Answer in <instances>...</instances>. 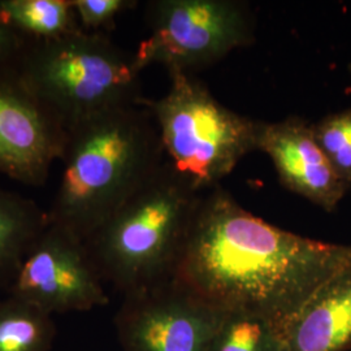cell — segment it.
<instances>
[{
  "label": "cell",
  "instance_id": "19",
  "mask_svg": "<svg viewBox=\"0 0 351 351\" xmlns=\"http://www.w3.org/2000/svg\"><path fill=\"white\" fill-rule=\"evenodd\" d=\"M349 69H350V71H351V64H350V65H349Z\"/></svg>",
  "mask_w": 351,
  "mask_h": 351
},
{
  "label": "cell",
  "instance_id": "8",
  "mask_svg": "<svg viewBox=\"0 0 351 351\" xmlns=\"http://www.w3.org/2000/svg\"><path fill=\"white\" fill-rule=\"evenodd\" d=\"M226 315L169 280L124 295L114 326L123 351H208Z\"/></svg>",
  "mask_w": 351,
  "mask_h": 351
},
{
  "label": "cell",
  "instance_id": "14",
  "mask_svg": "<svg viewBox=\"0 0 351 351\" xmlns=\"http://www.w3.org/2000/svg\"><path fill=\"white\" fill-rule=\"evenodd\" d=\"M55 335L52 315L11 294L0 300V351H50Z\"/></svg>",
  "mask_w": 351,
  "mask_h": 351
},
{
  "label": "cell",
  "instance_id": "1",
  "mask_svg": "<svg viewBox=\"0 0 351 351\" xmlns=\"http://www.w3.org/2000/svg\"><path fill=\"white\" fill-rule=\"evenodd\" d=\"M351 267V245L307 239L267 223L220 185L203 193L171 280L224 314L282 329Z\"/></svg>",
  "mask_w": 351,
  "mask_h": 351
},
{
  "label": "cell",
  "instance_id": "6",
  "mask_svg": "<svg viewBox=\"0 0 351 351\" xmlns=\"http://www.w3.org/2000/svg\"><path fill=\"white\" fill-rule=\"evenodd\" d=\"M150 36L134 53L137 68L160 64L190 73L250 46L255 20L250 5L234 0H154L146 7Z\"/></svg>",
  "mask_w": 351,
  "mask_h": 351
},
{
  "label": "cell",
  "instance_id": "9",
  "mask_svg": "<svg viewBox=\"0 0 351 351\" xmlns=\"http://www.w3.org/2000/svg\"><path fill=\"white\" fill-rule=\"evenodd\" d=\"M68 132L14 72L0 75V176L29 186L46 184L62 160Z\"/></svg>",
  "mask_w": 351,
  "mask_h": 351
},
{
  "label": "cell",
  "instance_id": "13",
  "mask_svg": "<svg viewBox=\"0 0 351 351\" xmlns=\"http://www.w3.org/2000/svg\"><path fill=\"white\" fill-rule=\"evenodd\" d=\"M0 19L32 40H51L82 30L72 0H0Z\"/></svg>",
  "mask_w": 351,
  "mask_h": 351
},
{
  "label": "cell",
  "instance_id": "16",
  "mask_svg": "<svg viewBox=\"0 0 351 351\" xmlns=\"http://www.w3.org/2000/svg\"><path fill=\"white\" fill-rule=\"evenodd\" d=\"M315 139L343 184L351 188V108L313 124Z\"/></svg>",
  "mask_w": 351,
  "mask_h": 351
},
{
  "label": "cell",
  "instance_id": "17",
  "mask_svg": "<svg viewBox=\"0 0 351 351\" xmlns=\"http://www.w3.org/2000/svg\"><path fill=\"white\" fill-rule=\"evenodd\" d=\"M75 16L82 30L104 33L114 27L119 14L134 8L133 0H72Z\"/></svg>",
  "mask_w": 351,
  "mask_h": 351
},
{
  "label": "cell",
  "instance_id": "10",
  "mask_svg": "<svg viewBox=\"0 0 351 351\" xmlns=\"http://www.w3.org/2000/svg\"><path fill=\"white\" fill-rule=\"evenodd\" d=\"M258 151L269 156L285 188L328 213L349 190L316 142L313 124L302 117L262 121Z\"/></svg>",
  "mask_w": 351,
  "mask_h": 351
},
{
  "label": "cell",
  "instance_id": "5",
  "mask_svg": "<svg viewBox=\"0 0 351 351\" xmlns=\"http://www.w3.org/2000/svg\"><path fill=\"white\" fill-rule=\"evenodd\" d=\"M168 75L167 94L142 104L154 116L165 159L193 188L206 193L258 151L262 121L229 110L190 73Z\"/></svg>",
  "mask_w": 351,
  "mask_h": 351
},
{
  "label": "cell",
  "instance_id": "7",
  "mask_svg": "<svg viewBox=\"0 0 351 351\" xmlns=\"http://www.w3.org/2000/svg\"><path fill=\"white\" fill-rule=\"evenodd\" d=\"M104 284L85 241L49 221L8 294L50 315L86 313L108 304Z\"/></svg>",
  "mask_w": 351,
  "mask_h": 351
},
{
  "label": "cell",
  "instance_id": "12",
  "mask_svg": "<svg viewBox=\"0 0 351 351\" xmlns=\"http://www.w3.org/2000/svg\"><path fill=\"white\" fill-rule=\"evenodd\" d=\"M49 226L37 203L0 188V289H10L27 252Z\"/></svg>",
  "mask_w": 351,
  "mask_h": 351
},
{
  "label": "cell",
  "instance_id": "18",
  "mask_svg": "<svg viewBox=\"0 0 351 351\" xmlns=\"http://www.w3.org/2000/svg\"><path fill=\"white\" fill-rule=\"evenodd\" d=\"M32 39L0 19V75L17 69Z\"/></svg>",
  "mask_w": 351,
  "mask_h": 351
},
{
  "label": "cell",
  "instance_id": "15",
  "mask_svg": "<svg viewBox=\"0 0 351 351\" xmlns=\"http://www.w3.org/2000/svg\"><path fill=\"white\" fill-rule=\"evenodd\" d=\"M208 351H287L282 329L252 315L226 314Z\"/></svg>",
  "mask_w": 351,
  "mask_h": 351
},
{
  "label": "cell",
  "instance_id": "11",
  "mask_svg": "<svg viewBox=\"0 0 351 351\" xmlns=\"http://www.w3.org/2000/svg\"><path fill=\"white\" fill-rule=\"evenodd\" d=\"M282 336L287 351L351 350V267L315 295Z\"/></svg>",
  "mask_w": 351,
  "mask_h": 351
},
{
  "label": "cell",
  "instance_id": "2",
  "mask_svg": "<svg viewBox=\"0 0 351 351\" xmlns=\"http://www.w3.org/2000/svg\"><path fill=\"white\" fill-rule=\"evenodd\" d=\"M164 160L160 134L146 106L88 119L68 132L63 175L47 211L49 221L86 241Z\"/></svg>",
  "mask_w": 351,
  "mask_h": 351
},
{
  "label": "cell",
  "instance_id": "4",
  "mask_svg": "<svg viewBox=\"0 0 351 351\" xmlns=\"http://www.w3.org/2000/svg\"><path fill=\"white\" fill-rule=\"evenodd\" d=\"M16 75L69 132L97 114L139 106L141 71L106 33L32 40Z\"/></svg>",
  "mask_w": 351,
  "mask_h": 351
},
{
  "label": "cell",
  "instance_id": "3",
  "mask_svg": "<svg viewBox=\"0 0 351 351\" xmlns=\"http://www.w3.org/2000/svg\"><path fill=\"white\" fill-rule=\"evenodd\" d=\"M202 197L165 159L85 241L103 281L123 295L169 281Z\"/></svg>",
  "mask_w": 351,
  "mask_h": 351
}]
</instances>
